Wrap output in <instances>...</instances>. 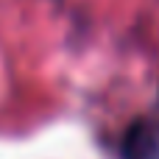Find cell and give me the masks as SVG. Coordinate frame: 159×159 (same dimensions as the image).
I'll return each mask as SVG.
<instances>
[{
  "instance_id": "6da1fadb",
  "label": "cell",
  "mask_w": 159,
  "mask_h": 159,
  "mask_svg": "<svg viewBox=\"0 0 159 159\" xmlns=\"http://www.w3.org/2000/svg\"><path fill=\"white\" fill-rule=\"evenodd\" d=\"M123 159H159V131L151 123H134L123 140Z\"/></svg>"
}]
</instances>
